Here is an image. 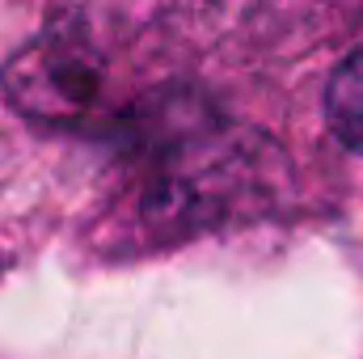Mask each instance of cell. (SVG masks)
Instances as JSON below:
<instances>
[{
	"instance_id": "cell-1",
	"label": "cell",
	"mask_w": 363,
	"mask_h": 359,
	"mask_svg": "<svg viewBox=\"0 0 363 359\" xmlns=\"http://www.w3.org/2000/svg\"><path fill=\"white\" fill-rule=\"evenodd\" d=\"M283 186L287 161L262 131L190 118L152 148V170L140 190V220L152 237L178 241L262 216Z\"/></svg>"
},
{
	"instance_id": "cell-2",
	"label": "cell",
	"mask_w": 363,
	"mask_h": 359,
	"mask_svg": "<svg viewBox=\"0 0 363 359\" xmlns=\"http://www.w3.org/2000/svg\"><path fill=\"white\" fill-rule=\"evenodd\" d=\"M9 101L34 123H77L101 89V60L77 21L30 38L0 72Z\"/></svg>"
},
{
	"instance_id": "cell-3",
	"label": "cell",
	"mask_w": 363,
	"mask_h": 359,
	"mask_svg": "<svg viewBox=\"0 0 363 359\" xmlns=\"http://www.w3.org/2000/svg\"><path fill=\"white\" fill-rule=\"evenodd\" d=\"M325 118L342 144L351 148L363 144V47L355 55H347L342 68L334 72L330 93H325Z\"/></svg>"
}]
</instances>
